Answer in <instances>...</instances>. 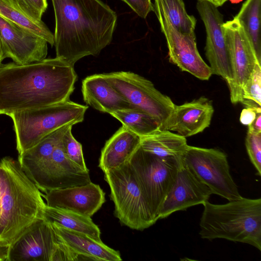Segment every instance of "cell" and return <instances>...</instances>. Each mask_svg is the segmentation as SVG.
<instances>
[{
  "label": "cell",
  "instance_id": "obj_23",
  "mask_svg": "<svg viewBox=\"0 0 261 261\" xmlns=\"http://www.w3.org/2000/svg\"><path fill=\"white\" fill-rule=\"evenodd\" d=\"M185 137L167 130H158L140 138L142 148L162 159L181 160L187 146Z\"/></svg>",
  "mask_w": 261,
  "mask_h": 261
},
{
  "label": "cell",
  "instance_id": "obj_4",
  "mask_svg": "<svg viewBox=\"0 0 261 261\" xmlns=\"http://www.w3.org/2000/svg\"><path fill=\"white\" fill-rule=\"evenodd\" d=\"M199 234L212 240L224 239L254 246L261 250V198L240 199L224 204H203Z\"/></svg>",
  "mask_w": 261,
  "mask_h": 261
},
{
  "label": "cell",
  "instance_id": "obj_25",
  "mask_svg": "<svg viewBox=\"0 0 261 261\" xmlns=\"http://www.w3.org/2000/svg\"><path fill=\"white\" fill-rule=\"evenodd\" d=\"M261 0H246L235 16L241 25L261 64L260 26Z\"/></svg>",
  "mask_w": 261,
  "mask_h": 261
},
{
  "label": "cell",
  "instance_id": "obj_40",
  "mask_svg": "<svg viewBox=\"0 0 261 261\" xmlns=\"http://www.w3.org/2000/svg\"><path fill=\"white\" fill-rule=\"evenodd\" d=\"M231 3L233 4H237L239 3V2H241L242 0H229Z\"/></svg>",
  "mask_w": 261,
  "mask_h": 261
},
{
  "label": "cell",
  "instance_id": "obj_24",
  "mask_svg": "<svg viewBox=\"0 0 261 261\" xmlns=\"http://www.w3.org/2000/svg\"><path fill=\"white\" fill-rule=\"evenodd\" d=\"M40 217L49 223H56L65 228L84 233L97 240H101L100 229L91 217L46 204L43 207Z\"/></svg>",
  "mask_w": 261,
  "mask_h": 261
},
{
  "label": "cell",
  "instance_id": "obj_6",
  "mask_svg": "<svg viewBox=\"0 0 261 261\" xmlns=\"http://www.w3.org/2000/svg\"><path fill=\"white\" fill-rule=\"evenodd\" d=\"M114 203V215L121 224L143 230L156 222L134 173L126 162L104 172Z\"/></svg>",
  "mask_w": 261,
  "mask_h": 261
},
{
  "label": "cell",
  "instance_id": "obj_18",
  "mask_svg": "<svg viewBox=\"0 0 261 261\" xmlns=\"http://www.w3.org/2000/svg\"><path fill=\"white\" fill-rule=\"evenodd\" d=\"M90 182L89 171L84 170L66 156L60 141L55 148L36 186L46 193L53 190L84 185Z\"/></svg>",
  "mask_w": 261,
  "mask_h": 261
},
{
  "label": "cell",
  "instance_id": "obj_19",
  "mask_svg": "<svg viewBox=\"0 0 261 261\" xmlns=\"http://www.w3.org/2000/svg\"><path fill=\"white\" fill-rule=\"evenodd\" d=\"M84 101L94 109L111 114L119 110L136 109L106 80L103 74L86 77L82 81Z\"/></svg>",
  "mask_w": 261,
  "mask_h": 261
},
{
  "label": "cell",
  "instance_id": "obj_36",
  "mask_svg": "<svg viewBox=\"0 0 261 261\" xmlns=\"http://www.w3.org/2000/svg\"><path fill=\"white\" fill-rule=\"evenodd\" d=\"M9 244L0 240V261H7Z\"/></svg>",
  "mask_w": 261,
  "mask_h": 261
},
{
  "label": "cell",
  "instance_id": "obj_3",
  "mask_svg": "<svg viewBox=\"0 0 261 261\" xmlns=\"http://www.w3.org/2000/svg\"><path fill=\"white\" fill-rule=\"evenodd\" d=\"M40 190L10 156L0 160V240L11 244L46 205Z\"/></svg>",
  "mask_w": 261,
  "mask_h": 261
},
{
  "label": "cell",
  "instance_id": "obj_27",
  "mask_svg": "<svg viewBox=\"0 0 261 261\" xmlns=\"http://www.w3.org/2000/svg\"><path fill=\"white\" fill-rule=\"evenodd\" d=\"M122 126L140 138L160 129L161 122L156 117L137 109L119 110L110 114Z\"/></svg>",
  "mask_w": 261,
  "mask_h": 261
},
{
  "label": "cell",
  "instance_id": "obj_15",
  "mask_svg": "<svg viewBox=\"0 0 261 261\" xmlns=\"http://www.w3.org/2000/svg\"><path fill=\"white\" fill-rule=\"evenodd\" d=\"M211 190L181 160L176 177L161 208L159 220L208 200Z\"/></svg>",
  "mask_w": 261,
  "mask_h": 261
},
{
  "label": "cell",
  "instance_id": "obj_7",
  "mask_svg": "<svg viewBox=\"0 0 261 261\" xmlns=\"http://www.w3.org/2000/svg\"><path fill=\"white\" fill-rule=\"evenodd\" d=\"M127 163L157 221L163 203L176 177L181 160L159 158L140 146Z\"/></svg>",
  "mask_w": 261,
  "mask_h": 261
},
{
  "label": "cell",
  "instance_id": "obj_38",
  "mask_svg": "<svg viewBox=\"0 0 261 261\" xmlns=\"http://www.w3.org/2000/svg\"><path fill=\"white\" fill-rule=\"evenodd\" d=\"M205 1H208V2L212 3L215 6H216L217 7H218L221 6L227 0H205Z\"/></svg>",
  "mask_w": 261,
  "mask_h": 261
},
{
  "label": "cell",
  "instance_id": "obj_32",
  "mask_svg": "<svg viewBox=\"0 0 261 261\" xmlns=\"http://www.w3.org/2000/svg\"><path fill=\"white\" fill-rule=\"evenodd\" d=\"M245 145L250 160L257 171V175L260 176L261 132L248 130Z\"/></svg>",
  "mask_w": 261,
  "mask_h": 261
},
{
  "label": "cell",
  "instance_id": "obj_9",
  "mask_svg": "<svg viewBox=\"0 0 261 261\" xmlns=\"http://www.w3.org/2000/svg\"><path fill=\"white\" fill-rule=\"evenodd\" d=\"M103 75L129 103L158 118L161 125L174 107L169 97L157 90L150 81L138 74L121 71Z\"/></svg>",
  "mask_w": 261,
  "mask_h": 261
},
{
  "label": "cell",
  "instance_id": "obj_14",
  "mask_svg": "<svg viewBox=\"0 0 261 261\" xmlns=\"http://www.w3.org/2000/svg\"><path fill=\"white\" fill-rule=\"evenodd\" d=\"M0 31L5 58L19 65L45 59L48 43L33 32L1 16Z\"/></svg>",
  "mask_w": 261,
  "mask_h": 261
},
{
  "label": "cell",
  "instance_id": "obj_30",
  "mask_svg": "<svg viewBox=\"0 0 261 261\" xmlns=\"http://www.w3.org/2000/svg\"><path fill=\"white\" fill-rule=\"evenodd\" d=\"M70 126L64 135L61 143L66 156L83 169L89 171L87 167L82 150V146L73 137Z\"/></svg>",
  "mask_w": 261,
  "mask_h": 261
},
{
  "label": "cell",
  "instance_id": "obj_5",
  "mask_svg": "<svg viewBox=\"0 0 261 261\" xmlns=\"http://www.w3.org/2000/svg\"><path fill=\"white\" fill-rule=\"evenodd\" d=\"M88 108L87 106L69 100L7 114L13 122L18 154L36 145L52 132L67 124L82 122Z\"/></svg>",
  "mask_w": 261,
  "mask_h": 261
},
{
  "label": "cell",
  "instance_id": "obj_33",
  "mask_svg": "<svg viewBox=\"0 0 261 261\" xmlns=\"http://www.w3.org/2000/svg\"><path fill=\"white\" fill-rule=\"evenodd\" d=\"M77 255L78 253L60 238L52 255L51 261H76Z\"/></svg>",
  "mask_w": 261,
  "mask_h": 261
},
{
  "label": "cell",
  "instance_id": "obj_22",
  "mask_svg": "<svg viewBox=\"0 0 261 261\" xmlns=\"http://www.w3.org/2000/svg\"><path fill=\"white\" fill-rule=\"evenodd\" d=\"M50 224L63 241L77 253L89 256L95 260H122L118 251L108 247L101 240H97L84 233L65 228L56 223Z\"/></svg>",
  "mask_w": 261,
  "mask_h": 261
},
{
  "label": "cell",
  "instance_id": "obj_13",
  "mask_svg": "<svg viewBox=\"0 0 261 261\" xmlns=\"http://www.w3.org/2000/svg\"><path fill=\"white\" fill-rule=\"evenodd\" d=\"M155 14L166 40L169 62L201 80H208L212 71L198 52L195 33L182 34L163 15Z\"/></svg>",
  "mask_w": 261,
  "mask_h": 261
},
{
  "label": "cell",
  "instance_id": "obj_8",
  "mask_svg": "<svg viewBox=\"0 0 261 261\" xmlns=\"http://www.w3.org/2000/svg\"><path fill=\"white\" fill-rule=\"evenodd\" d=\"M181 161L211 190L212 194L228 201L242 197L230 174L227 156L224 152L187 145Z\"/></svg>",
  "mask_w": 261,
  "mask_h": 261
},
{
  "label": "cell",
  "instance_id": "obj_16",
  "mask_svg": "<svg viewBox=\"0 0 261 261\" xmlns=\"http://www.w3.org/2000/svg\"><path fill=\"white\" fill-rule=\"evenodd\" d=\"M212 101L201 96L181 105H174L160 129L176 132L189 137L202 132L208 127L214 114Z\"/></svg>",
  "mask_w": 261,
  "mask_h": 261
},
{
  "label": "cell",
  "instance_id": "obj_26",
  "mask_svg": "<svg viewBox=\"0 0 261 261\" xmlns=\"http://www.w3.org/2000/svg\"><path fill=\"white\" fill-rule=\"evenodd\" d=\"M153 8L154 13L163 15L181 34L195 33L196 19L188 14L182 0H154Z\"/></svg>",
  "mask_w": 261,
  "mask_h": 261
},
{
  "label": "cell",
  "instance_id": "obj_37",
  "mask_svg": "<svg viewBox=\"0 0 261 261\" xmlns=\"http://www.w3.org/2000/svg\"><path fill=\"white\" fill-rule=\"evenodd\" d=\"M248 126L249 130L261 132V112L257 113L254 120Z\"/></svg>",
  "mask_w": 261,
  "mask_h": 261
},
{
  "label": "cell",
  "instance_id": "obj_34",
  "mask_svg": "<svg viewBox=\"0 0 261 261\" xmlns=\"http://www.w3.org/2000/svg\"><path fill=\"white\" fill-rule=\"evenodd\" d=\"M127 4L140 17L146 18L148 14L154 11L151 0H121Z\"/></svg>",
  "mask_w": 261,
  "mask_h": 261
},
{
  "label": "cell",
  "instance_id": "obj_39",
  "mask_svg": "<svg viewBox=\"0 0 261 261\" xmlns=\"http://www.w3.org/2000/svg\"><path fill=\"white\" fill-rule=\"evenodd\" d=\"M5 59L2 48V43L1 39V34L0 31V65L2 64V61Z\"/></svg>",
  "mask_w": 261,
  "mask_h": 261
},
{
  "label": "cell",
  "instance_id": "obj_31",
  "mask_svg": "<svg viewBox=\"0 0 261 261\" xmlns=\"http://www.w3.org/2000/svg\"><path fill=\"white\" fill-rule=\"evenodd\" d=\"M29 18L41 21V17L47 7V0H7Z\"/></svg>",
  "mask_w": 261,
  "mask_h": 261
},
{
  "label": "cell",
  "instance_id": "obj_17",
  "mask_svg": "<svg viewBox=\"0 0 261 261\" xmlns=\"http://www.w3.org/2000/svg\"><path fill=\"white\" fill-rule=\"evenodd\" d=\"M48 206L71 211L91 217L105 202V193L98 185L87 184L49 191L42 194Z\"/></svg>",
  "mask_w": 261,
  "mask_h": 261
},
{
  "label": "cell",
  "instance_id": "obj_35",
  "mask_svg": "<svg viewBox=\"0 0 261 261\" xmlns=\"http://www.w3.org/2000/svg\"><path fill=\"white\" fill-rule=\"evenodd\" d=\"M258 112L252 108H246L244 109L240 114V122L244 125H250L254 120Z\"/></svg>",
  "mask_w": 261,
  "mask_h": 261
},
{
  "label": "cell",
  "instance_id": "obj_28",
  "mask_svg": "<svg viewBox=\"0 0 261 261\" xmlns=\"http://www.w3.org/2000/svg\"><path fill=\"white\" fill-rule=\"evenodd\" d=\"M0 16L30 30L45 39L51 46L54 45V35L42 21L32 20L7 0H0Z\"/></svg>",
  "mask_w": 261,
  "mask_h": 261
},
{
  "label": "cell",
  "instance_id": "obj_10",
  "mask_svg": "<svg viewBox=\"0 0 261 261\" xmlns=\"http://www.w3.org/2000/svg\"><path fill=\"white\" fill-rule=\"evenodd\" d=\"M223 28L227 45L232 79L228 86L230 101L240 102L242 89L255 65L260 64L254 50L238 19L234 17L224 23Z\"/></svg>",
  "mask_w": 261,
  "mask_h": 261
},
{
  "label": "cell",
  "instance_id": "obj_29",
  "mask_svg": "<svg viewBox=\"0 0 261 261\" xmlns=\"http://www.w3.org/2000/svg\"><path fill=\"white\" fill-rule=\"evenodd\" d=\"M240 102L261 112V65L257 63L242 89Z\"/></svg>",
  "mask_w": 261,
  "mask_h": 261
},
{
  "label": "cell",
  "instance_id": "obj_12",
  "mask_svg": "<svg viewBox=\"0 0 261 261\" xmlns=\"http://www.w3.org/2000/svg\"><path fill=\"white\" fill-rule=\"evenodd\" d=\"M60 240L51 224L38 217L10 244L7 261H51Z\"/></svg>",
  "mask_w": 261,
  "mask_h": 261
},
{
  "label": "cell",
  "instance_id": "obj_20",
  "mask_svg": "<svg viewBox=\"0 0 261 261\" xmlns=\"http://www.w3.org/2000/svg\"><path fill=\"white\" fill-rule=\"evenodd\" d=\"M64 125L48 134L36 145L18 154V161L26 175L36 185L47 164L53 151L70 126Z\"/></svg>",
  "mask_w": 261,
  "mask_h": 261
},
{
  "label": "cell",
  "instance_id": "obj_11",
  "mask_svg": "<svg viewBox=\"0 0 261 261\" xmlns=\"http://www.w3.org/2000/svg\"><path fill=\"white\" fill-rule=\"evenodd\" d=\"M196 8L205 28V56L212 74L221 76L228 86L232 74L223 15L216 6L205 0H197Z\"/></svg>",
  "mask_w": 261,
  "mask_h": 261
},
{
  "label": "cell",
  "instance_id": "obj_2",
  "mask_svg": "<svg viewBox=\"0 0 261 261\" xmlns=\"http://www.w3.org/2000/svg\"><path fill=\"white\" fill-rule=\"evenodd\" d=\"M55 16L56 57L74 66L96 56L112 41L117 14L100 0H51Z\"/></svg>",
  "mask_w": 261,
  "mask_h": 261
},
{
  "label": "cell",
  "instance_id": "obj_1",
  "mask_svg": "<svg viewBox=\"0 0 261 261\" xmlns=\"http://www.w3.org/2000/svg\"><path fill=\"white\" fill-rule=\"evenodd\" d=\"M77 74L58 57L0 65V114L42 108L69 100Z\"/></svg>",
  "mask_w": 261,
  "mask_h": 261
},
{
  "label": "cell",
  "instance_id": "obj_21",
  "mask_svg": "<svg viewBox=\"0 0 261 261\" xmlns=\"http://www.w3.org/2000/svg\"><path fill=\"white\" fill-rule=\"evenodd\" d=\"M140 146V137L124 126L106 142L101 151L98 167L104 172L126 163Z\"/></svg>",
  "mask_w": 261,
  "mask_h": 261
}]
</instances>
